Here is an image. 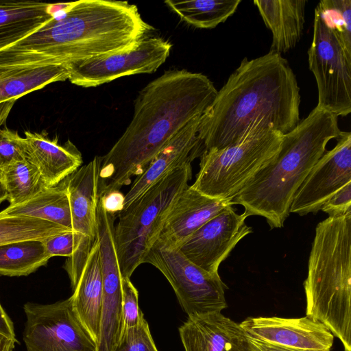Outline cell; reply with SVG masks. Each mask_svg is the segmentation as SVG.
Returning a JSON list of instances; mask_svg holds the SVG:
<instances>
[{"mask_svg":"<svg viewBox=\"0 0 351 351\" xmlns=\"http://www.w3.org/2000/svg\"><path fill=\"white\" fill-rule=\"evenodd\" d=\"M217 93L201 73L173 69L149 82L137 95L130 123L101 157L98 197L119 192L138 176L184 127L199 117Z\"/></svg>","mask_w":351,"mask_h":351,"instance_id":"cell-1","label":"cell"},{"mask_svg":"<svg viewBox=\"0 0 351 351\" xmlns=\"http://www.w3.org/2000/svg\"><path fill=\"white\" fill-rule=\"evenodd\" d=\"M300 104L296 76L281 54L245 58L201 116L198 136L204 151L263 130L285 134L300 122Z\"/></svg>","mask_w":351,"mask_h":351,"instance_id":"cell-2","label":"cell"},{"mask_svg":"<svg viewBox=\"0 0 351 351\" xmlns=\"http://www.w3.org/2000/svg\"><path fill=\"white\" fill-rule=\"evenodd\" d=\"M128 1L56 3L36 32L0 49V67L66 65L133 48L152 29Z\"/></svg>","mask_w":351,"mask_h":351,"instance_id":"cell-3","label":"cell"},{"mask_svg":"<svg viewBox=\"0 0 351 351\" xmlns=\"http://www.w3.org/2000/svg\"><path fill=\"white\" fill-rule=\"evenodd\" d=\"M341 130L338 117L315 107L290 132L283 134L278 154L228 202L240 204L250 217L265 218L271 228H282L295 193L328 143Z\"/></svg>","mask_w":351,"mask_h":351,"instance_id":"cell-4","label":"cell"},{"mask_svg":"<svg viewBox=\"0 0 351 351\" xmlns=\"http://www.w3.org/2000/svg\"><path fill=\"white\" fill-rule=\"evenodd\" d=\"M304 289L306 316L351 351V211L317 225Z\"/></svg>","mask_w":351,"mask_h":351,"instance_id":"cell-5","label":"cell"},{"mask_svg":"<svg viewBox=\"0 0 351 351\" xmlns=\"http://www.w3.org/2000/svg\"><path fill=\"white\" fill-rule=\"evenodd\" d=\"M191 162L166 176L119 212L114 239L122 278H130L156 241L163 221L191 178Z\"/></svg>","mask_w":351,"mask_h":351,"instance_id":"cell-6","label":"cell"},{"mask_svg":"<svg viewBox=\"0 0 351 351\" xmlns=\"http://www.w3.org/2000/svg\"><path fill=\"white\" fill-rule=\"evenodd\" d=\"M283 134L266 130L221 149L204 150L191 186L216 199L228 200L279 152Z\"/></svg>","mask_w":351,"mask_h":351,"instance_id":"cell-7","label":"cell"},{"mask_svg":"<svg viewBox=\"0 0 351 351\" xmlns=\"http://www.w3.org/2000/svg\"><path fill=\"white\" fill-rule=\"evenodd\" d=\"M156 267L169 281L188 317L221 312L228 307L226 285L189 261L178 250L154 244L143 263Z\"/></svg>","mask_w":351,"mask_h":351,"instance_id":"cell-8","label":"cell"},{"mask_svg":"<svg viewBox=\"0 0 351 351\" xmlns=\"http://www.w3.org/2000/svg\"><path fill=\"white\" fill-rule=\"evenodd\" d=\"M308 62L317 87L316 106L337 117L348 115L351 112V57L315 10Z\"/></svg>","mask_w":351,"mask_h":351,"instance_id":"cell-9","label":"cell"},{"mask_svg":"<svg viewBox=\"0 0 351 351\" xmlns=\"http://www.w3.org/2000/svg\"><path fill=\"white\" fill-rule=\"evenodd\" d=\"M27 351H97V343L75 313L70 298L23 306Z\"/></svg>","mask_w":351,"mask_h":351,"instance_id":"cell-10","label":"cell"},{"mask_svg":"<svg viewBox=\"0 0 351 351\" xmlns=\"http://www.w3.org/2000/svg\"><path fill=\"white\" fill-rule=\"evenodd\" d=\"M171 47L160 37H145L133 48L66 64L68 80L88 88L124 76L152 73L166 61Z\"/></svg>","mask_w":351,"mask_h":351,"instance_id":"cell-11","label":"cell"},{"mask_svg":"<svg viewBox=\"0 0 351 351\" xmlns=\"http://www.w3.org/2000/svg\"><path fill=\"white\" fill-rule=\"evenodd\" d=\"M100 165L101 157L95 156L61 182L68 193L72 230L78 241L76 251L72 256L67 258L63 266L69 276L73 291L78 283L88 255L97 241Z\"/></svg>","mask_w":351,"mask_h":351,"instance_id":"cell-12","label":"cell"},{"mask_svg":"<svg viewBox=\"0 0 351 351\" xmlns=\"http://www.w3.org/2000/svg\"><path fill=\"white\" fill-rule=\"evenodd\" d=\"M336 139V145L325 152L297 190L289 213H316L330 197L351 182V133L341 131Z\"/></svg>","mask_w":351,"mask_h":351,"instance_id":"cell-13","label":"cell"},{"mask_svg":"<svg viewBox=\"0 0 351 351\" xmlns=\"http://www.w3.org/2000/svg\"><path fill=\"white\" fill-rule=\"evenodd\" d=\"M245 212L229 205L195 232L178 249L191 263L214 275L236 245L252 229Z\"/></svg>","mask_w":351,"mask_h":351,"instance_id":"cell-14","label":"cell"},{"mask_svg":"<svg viewBox=\"0 0 351 351\" xmlns=\"http://www.w3.org/2000/svg\"><path fill=\"white\" fill-rule=\"evenodd\" d=\"M240 326L256 339L296 351H330L335 337L323 324L307 316L249 317Z\"/></svg>","mask_w":351,"mask_h":351,"instance_id":"cell-15","label":"cell"},{"mask_svg":"<svg viewBox=\"0 0 351 351\" xmlns=\"http://www.w3.org/2000/svg\"><path fill=\"white\" fill-rule=\"evenodd\" d=\"M103 295L97 351H114L123 332L122 276L114 239V226L101 223L97 228Z\"/></svg>","mask_w":351,"mask_h":351,"instance_id":"cell-16","label":"cell"},{"mask_svg":"<svg viewBox=\"0 0 351 351\" xmlns=\"http://www.w3.org/2000/svg\"><path fill=\"white\" fill-rule=\"evenodd\" d=\"M229 205L228 200L208 197L188 186L168 210L154 244L178 250L202 226Z\"/></svg>","mask_w":351,"mask_h":351,"instance_id":"cell-17","label":"cell"},{"mask_svg":"<svg viewBox=\"0 0 351 351\" xmlns=\"http://www.w3.org/2000/svg\"><path fill=\"white\" fill-rule=\"evenodd\" d=\"M201 116L179 131L136 177L123 196L121 210L128 207L166 176L201 156L204 151L198 136Z\"/></svg>","mask_w":351,"mask_h":351,"instance_id":"cell-18","label":"cell"},{"mask_svg":"<svg viewBox=\"0 0 351 351\" xmlns=\"http://www.w3.org/2000/svg\"><path fill=\"white\" fill-rule=\"evenodd\" d=\"M179 334L185 351H253L240 324L221 312L188 317Z\"/></svg>","mask_w":351,"mask_h":351,"instance_id":"cell-19","label":"cell"},{"mask_svg":"<svg viewBox=\"0 0 351 351\" xmlns=\"http://www.w3.org/2000/svg\"><path fill=\"white\" fill-rule=\"evenodd\" d=\"M24 134L25 158L38 171L46 187L57 186L81 167L82 154L70 140L60 145L58 138L51 139L45 132Z\"/></svg>","mask_w":351,"mask_h":351,"instance_id":"cell-20","label":"cell"},{"mask_svg":"<svg viewBox=\"0 0 351 351\" xmlns=\"http://www.w3.org/2000/svg\"><path fill=\"white\" fill-rule=\"evenodd\" d=\"M263 22L272 34L270 51L281 54L301 39L305 23L306 0H254Z\"/></svg>","mask_w":351,"mask_h":351,"instance_id":"cell-21","label":"cell"},{"mask_svg":"<svg viewBox=\"0 0 351 351\" xmlns=\"http://www.w3.org/2000/svg\"><path fill=\"white\" fill-rule=\"evenodd\" d=\"M103 295L99 245H93L70 297L73 309L93 339L98 342Z\"/></svg>","mask_w":351,"mask_h":351,"instance_id":"cell-22","label":"cell"},{"mask_svg":"<svg viewBox=\"0 0 351 351\" xmlns=\"http://www.w3.org/2000/svg\"><path fill=\"white\" fill-rule=\"evenodd\" d=\"M56 3L0 0V49L38 30L53 16Z\"/></svg>","mask_w":351,"mask_h":351,"instance_id":"cell-23","label":"cell"},{"mask_svg":"<svg viewBox=\"0 0 351 351\" xmlns=\"http://www.w3.org/2000/svg\"><path fill=\"white\" fill-rule=\"evenodd\" d=\"M69 76L66 65L0 67V104L16 101L49 84L65 81Z\"/></svg>","mask_w":351,"mask_h":351,"instance_id":"cell-24","label":"cell"},{"mask_svg":"<svg viewBox=\"0 0 351 351\" xmlns=\"http://www.w3.org/2000/svg\"><path fill=\"white\" fill-rule=\"evenodd\" d=\"M0 215L34 217L72 230L69 198L61 182L45 189L23 203L10 205Z\"/></svg>","mask_w":351,"mask_h":351,"instance_id":"cell-25","label":"cell"},{"mask_svg":"<svg viewBox=\"0 0 351 351\" xmlns=\"http://www.w3.org/2000/svg\"><path fill=\"white\" fill-rule=\"evenodd\" d=\"M241 0H167L165 3L184 23L199 29H213L237 10Z\"/></svg>","mask_w":351,"mask_h":351,"instance_id":"cell-26","label":"cell"},{"mask_svg":"<svg viewBox=\"0 0 351 351\" xmlns=\"http://www.w3.org/2000/svg\"><path fill=\"white\" fill-rule=\"evenodd\" d=\"M51 256L42 241L30 240L0 246V276H28L47 265Z\"/></svg>","mask_w":351,"mask_h":351,"instance_id":"cell-27","label":"cell"},{"mask_svg":"<svg viewBox=\"0 0 351 351\" xmlns=\"http://www.w3.org/2000/svg\"><path fill=\"white\" fill-rule=\"evenodd\" d=\"M69 231L73 230L40 219L0 215V246L25 241H43Z\"/></svg>","mask_w":351,"mask_h":351,"instance_id":"cell-28","label":"cell"},{"mask_svg":"<svg viewBox=\"0 0 351 351\" xmlns=\"http://www.w3.org/2000/svg\"><path fill=\"white\" fill-rule=\"evenodd\" d=\"M1 170L10 206L23 203L47 188L38 171L25 159Z\"/></svg>","mask_w":351,"mask_h":351,"instance_id":"cell-29","label":"cell"},{"mask_svg":"<svg viewBox=\"0 0 351 351\" xmlns=\"http://www.w3.org/2000/svg\"><path fill=\"white\" fill-rule=\"evenodd\" d=\"M351 57V0H322L315 10Z\"/></svg>","mask_w":351,"mask_h":351,"instance_id":"cell-30","label":"cell"},{"mask_svg":"<svg viewBox=\"0 0 351 351\" xmlns=\"http://www.w3.org/2000/svg\"><path fill=\"white\" fill-rule=\"evenodd\" d=\"M114 351H158L145 317L138 326L123 330Z\"/></svg>","mask_w":351,"mask_h":351,"instance_id":"cell-31","label":"cell"},{"mask_svg":"<svg viewBox=\"0 0 351 351\" xmlns=\"http://www.w3.org/2000/svg\"><path fill=\"white\" fill-rule=\"evenodd\" d=\"M123 330L138 326L144 318L138 306V292L129 278H122Z\"/></svg>","mask_w":351,"mask_h":351,"instance_id":"cell-32","label":"cell"},{"mask_svg":"<svg viewBox=\"0 0 351 351\" xmlns=\"http://www.w3.org/2000/svg\"><path fill=\"white\" fill-rule=\"evenodd\" d=\"M25 159L23 137L7 128H0V169Z\"/></svg>","mask_w":351,"mask_h":351,"instance_id":"cell-33","label":"cell"},{"mask_svg":"<svg viewBox=\"0 0 351 351\" xmlns=\"http://www.w3.org/2000/svg\"><path fill=\"white\" fill-rule=\"evenodd\" d=\"M48 254L70 258L76 251L78 241L73 231L63 232L42 241Z\"/></svg>","mask_w":351,"mask_h":351,"instance_id":"cell-34","label":"cell"},{"mask_svg":"<svg viewBox=\"0 0 351 351\" xmlns=\"http://www.w3.org/2000/svg\"><path fill=\"white\" fill-rule=\"evenodd\" d=\"M321 210L329 217H338L351 211V182L347 184L322 206Z\"/></svg>","mask_w":351,"mask_h":351,"instance_id":"cell-35","label":"cell"},{"mask_svg":"<svg viewBox=\"0 0 351 351\" xmlns=\"http://www.w3.org/2000/svg\"><path fill=\"white\" fill-rule=\"evenodd\" d=\"M0 333L10 337L16 339L14 332L13 323L3 310L0 303Z\"/></svg>","mask_w":351,"mask_h":351,"instance_id":"cell-36","label":"cell"},{"mask_svg":"<svg viewBox=\"0 0 351 351\" xmlns=\"http://www.w3.org/2000/svg\"><path fill=\"white\" fill-rule=\"evenodd\" d=\"M247 336L253 351H296L269 344L256 339L248 335Z\"/></svg>","mask_w":351,"mask_h":351,"instance_id":"cell-37","label":"cell"},{"mask_svg":"<svg viewBox=\"0 0 351 351\" xmlns=\"http://www.w3.org/2000/svg\"><path fill=\"white\" fill-rule=\"evenodd\" d=\"M15 101H9L0 104V127L3 125Z\"/></svg>","mask_w":351,"mask_h":351,"instance_id":"cell-38","label":"cell"},{"mask_svg":"<svg viewBox=\"0 0 351 351\" xmlns=\"http://www.w3.org/2000/svg\"><path fill=\"white\" fill-rule=\"evenodd\" d=\"M16 339H11L0 333V351H13Z\"/></svg>","mask_w":351,"mask_h":351,"instance_id":"cell-39","label":"cell"},{"mask_svg":"<svg viewBox=\"0 0 351 351\" xmlns=\"http://www.w3.org/2000/svg\"><path fill=\"white\" fill-rule=\"evenodd\" d=\"M8 199V193L3 179V172L0 169V204Z\"/></svg>","mask_w":351,"mask_h":351,"instance_id":"cell-40","label":"cell"}]
</instances>
